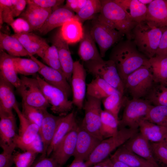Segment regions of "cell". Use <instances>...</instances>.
I'll list each match as a JSON object with an SVG mask.
<instances>
[{"label":"cell","mask_w":167,"mask_h":167,"mask_svg":"<svg viewBox=\"0 0 167 167\" xmlns=\"http://www.w3.org/2000/svg\"><path fill=\"white\" fill-rule=\"evenodd\" d=\"M123 145L129 150L148 161L156 167H160L153 156L150 143L139 131Z\"/></svg>","instance_id":"d6986e66"},{"label":"cell","mask_w":167,"mask_h":167,"mask_svg":"<svg viewBox=\"0 0 167 167\" xmlns=\"http://www.w3.org/2000/svg\"><path fill=\"white\" fill-rule=\"evenodd\" d=\"M52 43L58 50L63 74L70 84L71 82L74 62L71 57L69 44L61 36L59 30L54 36Z\"/></svg>","instance_id":"e0dca14e"},{"label":"cell","mask_w":167,"mask_h":167,"mask_svg":"<svg viewBox=\"0 0 167 167\" xmlns=\"http://www.w3.org/2000/svg\"><path fill=\"white\" fill-rule=\"evenodd\" d=\"M124 9L129 18L137 23L145 20L147 6L139 0H115Z\"/></svg>","instance_id":"1f68e13d"},{"label":"cell","mask_w":167,"mask_h":167,"mask_svg":"<svg viewBox=\"0 0 167 167\" xmlns=\"http://www.w3.org/2000/svg\"><path fill=\"white\" fill-rule=\"evenodd\" d=\"M59 167H61V166H59Z\"/></svg>","instance_id":"be15d7a7"},{"label":"cell","mask_w":167,"mask_h":167,"mask_svg":"<svg viewBox=\"0 0 167 167\" xmlns=\"http://www.w3.org/2000/svg\"><path fill=\"white\" fill-rule=\"evenodd\" d=\"M68 167H88L85 161L74 160Z\"/></svg>","instance_id":"9f6ffc18"},{"label":"cell","mask_w":167,"mask_h":167,"mask_svg":"<svg viewBox=\"0 0 167 167\" xmlns=\"http://www.w3.org/2000/svg\"><path fill=\"white\" fill-rule=\"evenodd\" d=\"M121 119L119 121V129L129 128L139 129L141 121L144 119L153 106L144 99L126 100Z\"/></svg>","instance_id":"ba28073f"},{"label":"cell","mask_w":167,"mask_h":167,"mask_svg":"<svg viewBox=\"0 0 167 167\" xmlns=\"http://www.w3.org/2000/svg\"><path fill=\"white\" fill-rule=\"evenodd\" d=\"M154 106H167V82L155 83L152 88L144 99Z\"/></svg>","instance_id":"74e56055"},{"label":"cell","mask_w":167,"mask_h":167,"mask_svg":"<svg viewBox=\"0 0 167 167\" xmlns=\"http://www.w3.org/2000/svg\"><path fill=\"white\" fill-rule=\"evenodd\" d=\"M109 59L113 61L123 84L127 77L143 66L150 67L149 59L140 52L131 40H121L112 49Z\"/></svg>","instance_id":"6da1fadb"},{"label":"cell","mask_w":167,"mask_h":167,"mask_svg":"<svg viewBox=\"0 0 167 167\" xmlns=\"http://www.w3.org/2000/svg\"><path fill=\"white\" fill-rule=\"evenodd\" d=\"M110 158L113 167H130L122 161L110 157Z\"/></svg>","instance_id":"6f0895ef"},{"label":"cell","mask_w":167,"mask_h":167,"mask_svg":"<svg viewBox=\"0 0 167 167\" xmlns=\"http://www.w3.org/2000/svg\"><path fill=\"white\" fill-rule=\"evenodd\" d=\"M153 0H139L141 3L144 5H148L150 4Z\"/></svg>","instance_id":"91938a15"},{"label":"cell","mask_w":167,"mask_h":167,"mask_svg":"<svg viewBox=\"0 0 167 167\" xmlns=\"http://www.w3.org/2000/svg\"><path fill=\"white\" fill-rule=\"evenodd\" d=\"M14 87L11 84L0 75V111L13 113L14 106L17 103Z\"/></svg>","instance_id":"4dcf8cb0"},{"label":"cell","mask_w":167,"mask_h":167,"mask_svg":"<svg viewBox=\"0 0 167 167\" xmlns=\"http://www.w3.org/2000/svg\"><path fill=\"white\" fill-rule=\"evenodd\" d=\"M0 143L10 144L16 133V120L13 113L0 111Z\"/></svg>","instance_id":"83f0119b"},{"label":"cell","mask_w":167,"mask_h":167,"mask_svg":"<svg viewBox=\"0 0 167 167\" xmlns=\"http://www.w3.org/2000/svg\"><path fill=\"white\" fill-rule=\"evenodd\" d=\"M43 150V143L39 133L32 141L25 146L21 150L24 151H31L38 154H42Z\"/></svg>","instance_id":"f907efd6"},{"label":"cell","mask_w":167,"mask_h":167,"mask_svg":"<svg viewBox=\"0 0 167 167\" xmlns=\"http://www.w3.org/2000/svg\"><path fill=\"white\" fill-rule=\"evenodd\" d=\"M20 79L21 84L17 90L22 98V103L41 109L50 107L36 78L22 75Z\"/></svg>","instance_id":"30bf717a"},{"label":"cell","mask_w":167,"mask_h":167,"mask_svg":"<svg viewBox=\"0 0 167 167\" xmlns=\"http://www.w3.org/2000/svg\"><path fill=\"white\" fill-rule=\"evenodd\" d=\"M30 57L38 65L39 70L38 73L43 76L46 82L62 90L68 97L71 96L72 93L71 88L63 74L46 66L33 56Z\"/></svg>","instance_id":"5bb4252c"},{"label":"cell","mask_w":167,"mask_h":167,"mask_svg":"<svg viewBox=\"0 0 167 167\" xmlns=\"http://www.w3.org/2000/svg\"><path fill=\"white\" fill-rule=\"evenodd\" d=\"M101 141L79 126L74 159L86 161Z\"/></svg>","instance_id":"9a60e30c"},{"label":"cell","mask_w":167,"mask_h":167,"mask_svg":"<svg viewBox=\"0 0 167 167\" xmlns=\"http://www.w3.org/2000/svg\"><path fill=\"white\" fill-rule=\"evenodd\" d=\"M90 32L98 46L102 58L105 57L107 50L122 40L124 36L111 26L99 21L96 18L92 21Z\"/></svg>","instance_id":"52a82bcc"},{"label":"cell","mask_w":167,"mask_h":167,"mask_svg":"<svg viewBox=\"0 0 167 167\" xmlns=\"http://www.w3.org/2000/svg\"><path fill=\"white\" fill-rule=\"evenodd\" d=\"M37 154L31 151L14 152V160L16 167H31Z\"/></svg>","instance_id":"f6af8a7d"},{"label":"cell","mask_w":167,"mask_h":167,"mask_svg":"<svg viewBox=\"0 0 167 167\" xmlns=\"http://www.w3.org/2000/svg\"><path fill=\"white\" fill-rule=\"evenodd\" d=\"M101 10L96 18L107 24L131 40L132 29L138 23L133 21L115 0H101Z\"/></svg>","instance_id":"7a4b0ae2"},{"label":"cell","mask_w":167,"mask_h":167,"mask_svg":"<svg viewBox=\"0 0 167 167\" xmlns=\"http://www.w3.org/2000/svg\"><path fill=\"white\" fill-rule=\"evenodd\" d=\"M13 57L0 49V75L17 89L20 85L21 80L15 70Z\"/></svg>","instance_id":"4316f807"},{"label":"cell","mask_w":167,"mask_h":167,"mask_svg":"<svg viewBox=\"0 0 167 167\" xmlns=\"http://www.w3.org/2000/svg\"><path fill=\"white\" fill-rule=\"evenodd\" d=\"M64 1L63 0H27V3H31L42 8L54 9V10L61 6Z\"/></svg>","instance_id":"681fc988"},{"label":"cell","mask_w":167,"mask_h":167,"mask_svg":"<svg viewBox=\"0 0 167 167\" xmlns=\"http://www.w3.org/2000/svg\"><path fill=\"white\" fill-rule=\"evenodd\" d=\"M13 109L16 113L19 121L18 134L16 135L13 142L16 144V147L22 150L25 146L32 141L39 133V128L37 125L24 116L17 103L14 106Z\"/></svg>","instance_id":"4fadbf2b"},{"label":"cell","mask_w":167,"mask_h":167,"mask_svg":"<svg viewBox=\"0 0 167 167\" xmlns=\"http://www.w3.org/2000/svg\"><path fill=\"white\" fill-rule=\"evenodd\" d=\"M60 166L52 157H41L31 167H59Z\"/></svg>","instance_id":"f5cc1de1"},{"label":"cell","mask_w":167,"mask_h":167,"mask_svg":"<svg viewBox=\"0 0 167 167\" xmlns=\"http://www.w3.org/2000/svg\"><path fill=\"white\" fill-rule=\"evenodd\" d=\"M139 131V129L121 128L115 135L103 139L85 161L88 166L90 167L105 160L113 151Z\"/></svg>","instance_id":"277c9868"},{"label":"cell","mask_w":167,"mask_h":167,"mask_svg":"<svg viewBox=\"0 0 167 167\" xmlns=\"http://www.w3.org/2000/svg\"><path fill=\"white\" fill-rule=\"evenodd\" d=\"M62 38L68 44L80 42L84 35L82 23L76 16L65 22L59 29Z\"/></svg>","instance_id":"484cf974"},{"label":"cell","mask_w":167,"mask_h":167,"mask_svg":"<svg viewBox=\"0 0 167 167\" xmlns=\"http://www.w3.org/2000/svg\"><path fill=\"white\" fill-rule=\"evenodd\" d=\"M145 20L157 28H167V0H153L147 6Z\"/></svg>","instance_id":"44dd1931"},{"label":"cell","mask_w":167,"mask_h":167,"mask_svg":"<svg viewBox=\"0 0 167 167\" xmlns=\"http://www.w3.org/2000/svg\"><path fill=\"white\" fill-rule=\"evenodd\" d=\"M16 167L15 166V167Z\"/></svg>","instance_id":"e7e4bbea"},{"label":"cell","mask_w":167,"mask_h":167,"mask_svg":"<svg viewBox=\"0 0 167 167\" xmlns=\"http://www.w3.org/2000/svg\"><path fill=\"white\" fill-rule=\"evenodd\" d=\"M79 126L69 132L54 149L50 157L62 167L75 152Z\"/></svg>","instance_id":"2e32d148"},{"label":"cell","mask_w":167,"mask_h":167,"mask_svg":"<svg viewBox=\"0 0 167 167\" xmlns=\"http://www.w3.org/2000/svg\"><path fill=\"white\" fill-rule=\"evenodd\" d=\"M74 111L61 118L58 125L52 142L46 154L48 157L52 153L63 138L71 131L78 126Z\"/></svg>","instance_id":"cb8c5ba5"},{"label":"cell","mask_w":167,"mask_h":167,"mask_svg":"<svg viewBox=\"0 0 167 167\" xmlns=\"http://www.w3.org/2000/svg\"><path fill=\"white\" fill-rule=\"evenodd\" d=\"M87 0H67L65 6L76 13L85 5Z\"/></svg>","instance_id":"11a10c76"},{"label":"cell","mask_w":167,"mask_h":167,"mask_svg":"<svg viewBox=\"0 0 167 167\" xmlns=\"http://www.w3.org/2000/svg\"><path fill=\"white\" fill-rule=\"evenodd\" d=\"M3 150L0 154V167H11L14 164V153L16 146L13 142L10 144L0 143Z\"/></svg>","instance_id":"ee69618b"},{"label":"cell","mask_w":167,"mask_h":167,"mask_svg":"<svg viewBox=\"0 0 167 167\" xmlns=\"http://www.w3.org/2000/svg\"><path fill=\"white\" fill-rule=\"evenodd\" d=\"M86 70L79 61L74 62L71 79L72 101L79 109H83L86 94Z\"/></svg>","instance_id":"7c38bea8"},{"label":"cell","mask_w":167,"mask_h":167,"mask_svg":"<svg viewBox=\"0 0 167 167\" xmlns=\"http://www.w3.org/2000/svg\"><path fill=\"white\" fill-rule=\"evenodd\" d=\"M120 92L113 93L102 100L104 110L118 119V114L126 99Z\"/></svg>","instance_id":"8d00e7d4"},{"label":"cell","mask_w":167,"mask_h":167,"mask_svg":"<svg viewBox=\"0 0 167 167\" xmlns=\"http://www.w3.org/2000/svg\"><path fill=\"white\" fill-rule=\"evenodd\" d=\"M161 143L167 149V135Z\"/></svg>","instance_id":"94428289"},{"label":"cell","mask_w":167,"mask_h":167,"mask_svg":"<svg viewBox=\"0 0 167 167\" xmlns=\"http://www.w3.org/2000/svg\"><path fill=\"white\" fill-rule=\"evenodd\" d=\"M167 28L155 27L145 20L132 29L131 40L138 50L149 59L155 56L162 34Z\"/></svg>","instance_id":"3957f363"},{"label":"cell","mask_w":167,"mask_h":167,"mask_svg":"<svg viewBox=\"0 0 167 167\" xmlns=\"http://www.w3.org/2000/svg\"><path fill=\"white\" fill-rule=\"evenodd\" d=\"M22 113L28 120L40 127L43 119V109H39L22 103Z\"/></svg>","instance_id":"7bdbcfd3"},{"label":"cell","mask_w":167,"mask_h":167,"mask_svg":"<svg viewBox=\"0 0 167 167\" xmlns=\"http://www.w3.org/2000/svg\"><path fill=\"white\" fill-rule=\"evenodd\" d=\"M83 109L84 116L80 126L92 135L102 140L100 129L102 100L86 94Z\"/></svg>","instance_id":"8fae6325"},{"label":"cell","mask_w":167,"mask_h":167,"mask_svg":"<svg viewBox=\"0 0 167 167\" xmlns=\"http://www.w3.org/2000/svg\"><path fill=\"white\" fill-rule=\"evenodd\" d=\"M12 36L19 41L30 57L36 54L41 58L50 46L45 39L31 32L15 33Z\"/></svg>","instance_id":"ac0fdd59"},{"label":"cell","mask_w":167,"mask_h":167,"mask_svg":"<svg viewBox=\"0 0 167 167\" xmlns=\"http://www.w3.org/2000/svg\"><path fill=\"white\" fill-rule=\"evenodd\" d=\"M139 132L150 142H161L167 135V128L143 119L139 124Z\"/></svg>","instance_id":"f1b7e54d"},{"label":"cell","mask_w":167,"mask_h":167,"mask_svg":"<svg viewBox=\"0 0 167 167\" xmlns=\"http://www.w3.org/2000/svg\"><path fill=\"white\" fill-rule=\"evenodd\" d=\"M10 25L15 34L31 32L33 31L28 22L21 17L15 19Z\"/></svg>","instance_id":"c3c4849f"},{"label":"cell","mask_w":167,"mask_h":167,"mask_svg":"<svg viewBox=\"0 0 167 167\" xmlns=\"http://www.w3.org/2000/svg\"><path fill=\"white\" fill-rule=\"evenodd\" d=\"M119 92L104 79L95 77L87 84L86 95L102 100L112 94Z\"/></svg>","instance_id":"d6a6232c"},{"label":"cell","mask_w":167,"mask_h":167,"mask_svg":"<svg viewBox=\"0 0 167 167\" xmlns=\"http://www.w3.org/2000/svg\"><path fill=\"white\" fill-rule=\"evenodd\" d=\"M119 120L110 113L102 110L101 113L100 132L103 139L116 135L119 130Z\"/></svg>","instance_id":"d590c367"},{"label":"cell","mask_w":167,"mask_h":167,"mask_svg":"<svg viewBox=\"0 0 167 167\" xmlns=\"http://www.w3.org/2000/svg\"><path fill=\"white\" fill-rule=\"evenodd\" d=\"M37 79L45 98L50 105L52 112L59 116H65L70 113L73 108L72 101L60 89L50 85L39 75Z\"/></svg>","instance_id":"9c48e42d"},{"label":"cell","mask_w":167,"mask_h":167,"mask_svg":"<svg viewBox=\"0 0 167 167\" xmlns=\"http://www.w3.org/2000/svg\"><path fill=\"white\" fill-rule=\"evenodd\" d=\"M84 63L85 69L89 73L95 77H98L104 79L124 95V84L113 61L102 59L84 62Z\"/></svg>","instance_id":"8992f818"},{"label":"cell","mask_w":167,"mask_h":167,"mask_svg":"<svg viewBox=\"0 0 167 167\" xmlns=\"http://www.w3.org/2000/svg\"><path fill=\"white\" fill-rule=\"evenodd\" d=\"M75 12L65 5L53 10L43 26L37 31L45 35L59 27H61L67 20L75 16Z\"/></svg>","instance_id":"7402d4cb"},{"label":"cell","mask_w":167,"mask_h":167,"mask_svg":"<svg viewBox=\"0 0 167 167\" xmlns=\"http://www.w3.org/2000/svg\"><path fill=\"white\" fill-rule=\"evenodd\" d=\"M90 167H102V162L94 165Z\"/></svg>","instance_id":"6125c7cd"},{"label":"cell","mask_w":167,"mask_h":167,"mask_svg":"<svg viewBox=\"0 0 167 167\" xmlns=\"http://www.w3.org/2000/svg\"><path fill=\"white\" fill-rule=\"evenodd\" d=\"M0 49L5 51L14 57L29 56L28 52L17 38L1 31L0 32Z\"/></svg>","instance_id":"836d02e7"},{"label":"cell","mask_w":167,"mask_h":167,"mask_svg":"<svg viewBox=\"0 0 167 167\" xmlns=\"http://www.w3.org/2000/svg\"><path fill=\"white\" fill-rule=\"evenodd\" d=\"M150 69L143 66L129 75L124 84L125 90L132 99H144L149 93L155 84Z\"/></svg>","instance_id":"5b68a950"},{"label":"cell","mask_w":167,"mask_h":167,"mask_svg":"<svg viewBox=\"0 0 167 167\" xmlns=\"http://www.w3.org/2000/svg\"><path fill=\"white\" fill-rule=\"evenodd\" d=\"M14 20L11 0H0V27L3 23L10 25Z\"/></svg>","instance_id":"7dc6e473"},{"label":"cell","mask_w":167,"mask_h":167,"mask_svg":"<svg viewBox=\"0 0 167 167\" xmlns=\"http://www.w3.org/2000/svg\"><path fill=\"white\" fill-rule=\"evenodd\" d=\"M12 5L13 17L19 16L25 9L27 3L26 0H11Z\"/></svg>","instance_id":"816d5d0a"},{"label":"cell","mask_w":167,"mask_h":167,"mask_svg":"<svg viewBox=\"0 0 167 167\" xmlns=\"http://www.w3.org/2000/svg\"><path fill=\"white\" fill-rule=\"evenodd\" d=\"M84 35L80 41L78 54L83 62L101 60L103 58L98 50L96 42L90 32V28L84 27Z\"/></svg>","instance_id":"d4e9b609"},{"label":"cell","mask_w":167,"mask_h":167,"mask_svg":"<svg viewBox=\"0 0 167 167\" xmlns=\"http://www.w3.org/2000/svg\"><path fill=\"white\" fill-rule=\"evenodd\" d=\"M144 119L167 128V106L153 105Z\"/></svg>","instance_id":"60d3db41"},{"label":"cell","mask_w":167,"mask_h":167,"mask_svg":"<svg viewBox=\"0 0 167 167\" xmlns=\"http://www.w3.org/2000/svg\"><path fill=\"white\" fill-rule=\"evenodd\" d=\"M155 55L167 57V28L162 34Z\"/></svg>","instance_id":"db71d44e"},{"label":"cell","mask_w":167,"mask_h":167,"mask_svg":"<svg viewBox=\"0 0 167 167\" xmlns=\"http://www.w3.org/2000/svg\"><path fill=\"white\" fill-rule=\"evenodd\" d=\"M13 63L15 70L18 74L26 76L34 75L39 70L38 65L31 59L13 57Z\"/></svg>","instance_id":"f35d334b"},{"label":"cell","mask_w":167,"mask_h":167,"mask_svg":"<svg viewBox=\"0 0 167 167\" xmlns=\"http://www.w3.org/2000/svg\"><path fill=\"white\" fill-rule=\"evenodd\" d=\"M27 7L19 16L26 20L33 31L38 30L52 12V8H42L28 3Z\"/></svg>","instance_id":"603a6c76"},{"label":"cell","mask_w":167,"mask_h":167,"mask_svg":"<svg viewBox=\"0 0 167 167\" xmlns=\"http://www.w3.org/2000/svg\"><path fill=\"white\" fill-rule=\"evenodd\" d=\"M110 158L122 161L130 167H156L148 161L129 150L123 145L118 148Z\"/></svg>","instance_id":"f546056e"},{"label":"cell","mask_w":167,"mask_h":167,"mask_svg":"<svg viewBox=\"0 0 167 167\" xmlns=\"http://www.w3.org/2000/svg\"><path fill=\"white\" fill-rule=\"evenodd\" d=\"M101 7V0H87L85 5L76 14L75 16L82 23L93 19L96 14L100 13Z\"/></svg>","instance_id":"ab89813d"},{"label":"cell","mask_w":167,"mask_h":167,"mask_svg":"<svg viewBox=\"0 0 167 167\" xmlns=\"http://www.w3.org/2000/svg\"><path fill=\"white\" fill-rule=\"evenodd\" d=\"M41 58L49 66L63 74L58 50L54 44L52 43V45L49 46L44 53Z\"/></svg>","instance_id":"b9f144b4"},{"label":"cell","mask_w":167,"mask_h":167,"mask_svg":"<svg viewBox=\"0 0 167 167\" xmlns=\"http://www.w3.org/2000/svg\"><path fill=\"white\" fill-rule=\"evenodd\" d=\"M44 117L39 134L43 143L44 150L41 157L46 156L48 148L53 138L59 122L62 116H55L48 112L46 109H43Z\"/></svg>","instance_id":"ffe728a7"},{"label":"cell","mask_w":167,"mask_h":167,"mask_svg":"<svg viewBox=\"0 0 167 167\" xmlns=\"http://www.w3.org/2000/svg\"><path fill=\"white\" fill-rule=\"evenodd\" d=\"M150 145L154 157L160 167H167V149L161 142L150 143Z\"/></svg>","instance_id":"bcb514c9"},{"label":"cell","mask_w":167,"mask_h":167,"mask_svg":"<svg viewBox=\"0 0 167 167\" xmlns=\"http://www.w3.org/2000/svg\"><path fill=\"white\" fill-rule=\"evenodd\" d=\"M102 167H113L110 158H107L102 162Z\"/></svg>","instance_id":"680465c9"},{"label":"cell","mask_w":167,"mask_h":167,"mask_svg":"<svg viewBox=\"0 0 167 167\" xmlns=\"http://www.w3.org/2000/svg\"><path fill=\"white\" fill-rule=\"evenodd\" d=\"M149 62L155 83L167 82V57L155 55Z\"/></svg>","instance_id":"e575fe53"}]
</instances>
